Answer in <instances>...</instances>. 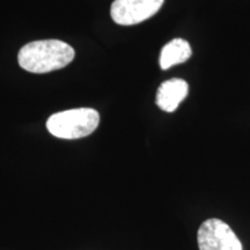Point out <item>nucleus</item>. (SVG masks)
Returning <instances> with one entry per match:
<instances>
[{
	"instance_id": "423d86ee",
	"label": "nucleus",
	"mask_w": 250,
	"mask_h": 250,
	"mask_svg": "<svg viewBox=\"0 0 250 250\" xmlns=\"http://www.w3.org/2000/svg\"><path fill=\"white\" fill-rule=\"evenodd\" d=\"M192 50L189 43L183 39H174L168 42L161 50L160 67L168 70L174 65L182 64L191 57Z\"/></svg>"
},
{
	"instance_id": "7ed1b4c3",
	"label": "nucleus",
	"mask_w": 250,
	"mask_h": 250,
	"mask_svg": "<svg viewBox=\"0 0 250 250\" xmlns=\"http://www.w3.org/2000/svg\"><path fill=\"white\" fill-rule=\"evenodd\" d=\"M199 250H243L234 230L220 219H208L197 233Z\"/></svg>"
},
{
	"instance_id": "39448f33",
	"label": "nucleus",
	"mask_w": 250,
	"mask_h": 250,
	"mask_svg": "<svg viewBox=\"0 0 250 250\" xmlns=\"http://www.w3.org/2000/svg\"><path fill=\"white\" fill-rule=\"evenodd\" d=\"M188 92H189V86L187 81L174 78L161 83L156 93L155 102L161 110L173 112L187 98Z\"/></svg>"
},
{
	"instance_id": "f257e3e1",
	"label": "nucleus",
	"mask_w": 250,
	"mask_h": 250,
	"mask_svg": "<svg viewBox=\"0 0 250 250\" xmlns=\"http://www.w3.org/2000/svg\"><path fill=\"white\" fill-rule=\"evenodd\" d=\"M76 52L67 43L58 40H44L30 42L19 52L20 66L31 73L48 72L65 67L73 61Z\"/></svg>"
},
{
	"instance_id": "f03ea898",
	"label": "nucleus",
	"mask_w": 250,
	"mask_h": 250,
	"mask_svg": "<svg viewBox=\"0 0 250 250\" xmlns=\"http://www.w3.org/2000/svg\"><path fill=\"white\" fill-rule=\"evenodd\" d=\"M99 123L98 111L92 108H79L54 114L46 122V127L57 138L79 139L93 133Z\"/></svg>"
},
{
	"instance_id": "20e7f679",
	"label": "nucleus",
	"mask_w": 250,
	"mask_h": 250,
	"mask_svg": "<svg viewBox=\"0 0 250 250\" xmlns=\"http://www.w3.org/2000/svg\"><path fill=\"white\" fill-rule=\"evenodd\" d=\"M165 0H115L110 8L112 20L121 26H132L152 18Z\"/></svg>"
}]
</instances>
